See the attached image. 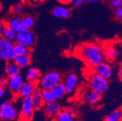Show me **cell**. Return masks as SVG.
<instances>
[{
  "mask_svg": "<svg viewBox=\"0 0 122 121\" xmlns=\"http://www.w3.org/2000/svg\"><path fill=\"white\" fill-rule=\"evenodd\" d=\"M38 88V84L31 82L28 80L24 81L20 93L18 97L21 99L27 97H31L35 90Z\"/></svg>",
  "mask_w": 122,
  "mask_h": 121,
  "instance_id": "cell-11",
  "label": "cell"
},
{
  "mask_svg": "<svg viewBox=\"0 0 122 121\" xmlns=\"http://www.w3.org/2000/svg\"><path fill=\"white\" fill-rule=\"evenodd\" d=\"M63 82L66 87L67 93H71L75 90L78 84V77L75 73L70 72L65 76Z\"/></svg>",
  "mask_w": 122,
  "mask_h": 121,
  "instance_id": "cell-16",
  "label": "cell"
},
{
  "mask_svg": "<svg viewBox=\"0 0 122 121\" xmlns=\"http://www.w3.org/2000/svg\"><path fill=\"white\" fill-rule=\"evenodd\" d=\"M104 121H122V107L111 112L105 117Z\"/></svg>",
  "mask_w": 122,
  "mask_h": 121,
  "instance_id": "cell-24",
  "label": "cell"
},
{
  "mask_svg": "<svg viewBox=\"0 0 122 121\" xmlns=\"http://www.w3.org/2000/svg\"><path fill=\"white\" fill-rule=\"evenodd\" d=\"M52 14L55 18L60 19H66L71 15V10L63 5H57L52 10Z\"/></svg>",
  "mask_w": 122,
  "mask_h": 121,
  "instance_id": "cell-19",
  "label": "cell"
},
{
  "mask_svg": "<svg viewBox=\"0 0 122 121\" xmlns=\"http://www.w3.org/2000/svg\"><path fill=\"white\" fill-rule=\"evenodd\" d=\"M17 32L11 27L6 21H1L0 24V35L5 39L14 41L15 40Z\"/></svg>",
  "mask_w": 122,
  "mask_h": 121,
  "instance_id": "cell-12",
  "label": "cell"
},
{
  "mask_svg": "<svg viewBox=\"0 0 122 121\" xmlns=\"http://www.w3.org/2000/svg\"><path fill=\"white\" fill-rule=\"evenodd\" d=\"M34 18L29 15L22 16L20 24V31L30 30L34 24Z\"/></svg>",
  "mask_w": 122,
  "mask_h": 121,
  "instance_id": "cell-21",
  "label": "cell"
},
{
  "mask_svg": "<svg viewBox=\"0 0 122 121\" xmlns=\"http://www.w3.org/2000/svg\"><path fill=\"white\" fill-rule=\"evenodd\" d=\"M114 15H115V18L116 19L122 23V5L119 7L118 8L115 9Z\"/></svg>",
  "mask_w": 122,
  "mask_h": 121,
  "instance_id": "cell-29",
  "label": "cell"
},
{
  "mask_svg": "<svg viewBox=\"0 0 122 121\" xmlns=\"http://www.w3.org/2000/svg\"><path fill=\"white\" fill-rule=\"evenodd\" d=\"M14 43L12 41L0 38V58L4 61L14 60L15 55L14 52Z\"/></svg>",
  "mask_w": 122,
  "mask_h": 121,
  "instance_id": "cell-6",
  "label": "cell"
},
{
  "mask_svg": "<svg viewBox=\"0 0 122 121\" xmlns=\"http://www.w3.org/2000/svg\"><path fill=\"white\" fill-rule=\"evenodd\" d=\"M58 3L63 5H70V4H72L74 3V0H56Z\"/></svg>",
  "mask_w": 122,
  "mask_h": 121,
  "instance_id": "cell-34",
  "label": "cell"
},
{
  "mask_svg": "<svg viewBox=\"0 0 122 121\" xmlns=\"http://www.w3.org/2000/svg\"><path fill=\"white\" fill-rule=\"evenodd\" d=\"M21 67L16 64L14 60L6 61L4 67V76L7 78L14 77L20 74Z\"/></svg>",
  "mask_w": 122,
  "mask_h": 121,
  "instance_id": "cell-15",
  "label": "cell"
},
{
  "mask_svg": "<svg viewBox=\"0 0 122 121\" xmlns=\"http://www.w3.org/2000/svg\"><path fill=\"white\" fill-rule=\"evenodd\" d=\"M64 110L66 111L67 113H69V115H72V116H75V110L73 107L72 106H67L66 108H64Z\"/></svg>",
  "mask_w": 122,
  "mask_h": 121,
  "instance_id": "cell-33",
  "label": "cell"
},
{
  "mask_svg": "<svg viewBox=\"0 0 122 121\" xmlns=\"http://www.w3.org/2000/svg\"><path fill=\"white\" fill-rule=\"evenodd\" d=\"M41 92L42 98L44 104H47L55 101V99L51 90L43 89L41 90Z\"/></svg>",
  "mask_w": 122,
  "mask_h": 121,
  "instance_id": "cell-28",
  "label": "cell"
},
{
  "mask_svg": "<svg viewBox=\"0 0 122 121\" xmlns=\"http://www.w3.org/2000/svg\"></svg>",
  "mask_w": 122,
  "mask_h": 121,
  "instance_id": "cell-41",
  "label": "cell"
},
{
  "mask_svg": "<svg viewBox=\"0 0 122 121\" xmlns=\"http://www.w3.org/2000/svg\"><path fill=\"white\" fill-rule=\"evenodd\" d=\"M24 11H25V7L21 3H15L10 8V12L14 15L23 16Z\"/></svg>",
  "mask_w": 122,
  "mask_h": 121,
  "instance_id": "cell-27",
  "label": "cell"
},
{
  "mask_svg": "<svg viewBox=\"0 0 122 121\" xmlns=\"http://www.w3.org/2000/svg\"><path fill=\"white\" fill-rule=\"evenodd\" d=\"M41 76L40 71L35 67H29L25 72V77L26 80L36 84L38 83Z\"/></svg>",
  "mask_w": 122,
  "mask_h": 121,
  "instance_id": "cell-20",
  "label": "cell"
},
{
  "mask_svg": "<svg viewBox=\"0 0 122 121\" xmlns=\"http://www.w3.org/2000/svg\"><path fill=\"white\" fill-rule=\"evenodd\" d=\"M83 100L91 105H95L100 102L102 99V95L93 90H86L83 93Z\"/></svg>",
  "mask_w": 122,
  "mask_h": 121,
  "instance_id": "cell-14",
  "label": "cell"
},
{
  "mask_svg": "<svg viewBox=\"0 0 122 121\" xmlns=\"http://www.w3.org/2000/svg\"><path fill=\"white\" fill-rule=\"evenodd\" d=\"M19 116L17 108L14 104L10 102L6 106L0 108V118L2 121H10Z\"/></svg>",
  "mask_w": 122,
  "mask_h": 121,
  "instance_id": "cell-8",
  "label": "cell"
},
{
  "mask_svg": "<svg viewBox=\"0 0 122 121\" xmlns=\"http://www.w3.org/2000/svg\"><path fill=\"white\" fill-rule=\"evenodd\" d=\"M89 86L91 89L100 93H105L109 87L108 81L93 72L88 77Z\"/></svg>",
  "mask_w": 122,
  "mask_h": 121,
  "instance_id": "cell-3",
  "label": "cell"
},
{
  "mask_svg": "<svg viewBox=\"0 0 122 121\" xmlns=\"http://www.w3.org/2000/svg\"><path fill=\"white\" fill-rule=\"evenodd\" d=\"M102 50L106 61L110 63L117 59L119 55V52L117 47L111 43H107L102 46Z\"/></svg>",
  "mask_w": 122,
  "mask_h": 121,
  "instance_id": "cell-10",
  "label": "cell"
},
{
  "mask_svg": "<svg viewBox=\"0 0 122 121\" xmlns=\"http://www.w3.org/2000/svg\"><path fill=\"white\" fill-rule=\"evenodd\" d=\"M10 102V101L9 99H4L3 101L1 102V105H0V108H3V107H4V106H6V105H7V104H9Z\"/></svg>",
  "mask_w": 122,
  "mask_h": 121,
  "instance_id": "cell-36",
  "label": "cell"
},
{
  "mask_svg": "<svg viewBox=\"0 0 122 121\" xmlns=\"http://www.w3.org/2000/svg\"><path fill=\"white\" fill-rule=\"evenodd\" d=\"M54 119L55 121H76L75 116L69 115L63 109Z\"/></svg>",
  "mask_w": 122,
  "mask_h": 121,
  "instance_id": "cell-26",
  "label": "cell"
},
{
  "mask_svg": "<svg viewBox=\"0 0 122 121\" xmlns=\"http://www.w3.org/2000/svg\"><path fill=\"white\" fill-rule=\"evenodd\" d=\"M9 85V78L6 77L5 76H3L0 81V87L7 89L8 88Z\"/></svg>",
  "mask_w": 122,
  "mask_h": 121,
  "instance_id": "cell-31",
  "label": "cell"
},
{
  "mask_svg": "<svg viewBox=\"0 0 122 121\" xmlns=\"http://www.w3.org/2000/svg\"><path fill=\"white\" fill-rule=\"evenodd\" d=\"M104 1L106 2V3H109L111 1V0H104Z\"/></svg>",
  "mask_w": 122,
  "mask_h": 121,
  "instance_id": "cell-40",
  "label": "cell"
},
{
  "mask_svg": "<svg viewBox=\"0 0 122 121\" xmlns=\"http://www.w3.org/2000/svg\"><path fill=\"white\" fill-rule=\"evenodd\" d=\"M85 1H86V0H74L72 4V7L74 8H77L82 5Z\"/></svg>",
  "mask_w": 122,
  "mask_h": 121,
  "instance_id": "cell-32",
  "label": "cell"
},
{
  "mask_svg": "<svg viewBox=\"0 0 122 121\" xmlns=\"http://www.w3.org/2000/svg\"><path fill=\"white\" fill-rule=\"evenodd\" d=\"M45 1L46 0H32V1L36 4H41V3H44Z\"/></svg>",
  "mask_w": 122,
  "mask_h": 121,
  "instance_id": "cell-39",
  "label": "cell"
},
{
  "mask_svg": "<svg viewBox=\"0 0 122 121\" xmlns=\"http://www.w3.org/2000/svg\"><path fill=\"white\" fill-rule=\"evenodd\" d=\"M31 49L20 43H15L14 46V52L15 56H20L30 54Z\"/></svg>",
  "mask_w": 122,
  "mask_h": 121,
  "instance_id": "cell-23",
  "label": "cell"
},
{
  "mask_svg": "<svg viewBox=\"0 0 122 121\" xmlns=\"http://www.w3.org/2000/svg\"><path fill=\"white\" fill-rule=\"evenodd\" d=\"M14 60L21 68L28 67L30 64L31 61H32L30 54L20 56H15Z\"/></svg>",
  "mask_w": 122,
  "mask_h": 121,
  "instance_id": "cell-22",
  "label": "cell"
},
{
  "mask_svg": "<svg viewBox=\"0 0 122 121\" xmlns=\"http://www.w3.org/2000/svg\"><path fill=\"white\" fill-rule=\"evenodd\" d=\"M5 93V89L1 88V87H0V97H1V99H2L3 97V96H4Z\"/></svg>",
  "mask_w": 122,
  "mask_h": 121,
  "instance_id": "cell-37",
  "label": "cell"
},
{
  "mask_svg": "<svg viewBox=\"0 0 122 121\" xmlns=\"http://www.w3.org/2000/svg\"><path fill=\"white\" fill-rule=\"evenodd\" d=\"M24 82V78L20 74L9 78L8 89L10 93L15 97H18L19 93Z\"/></svg>",
  "mask_w": 122,
  "mask_h": 121,
  "instance_id": "cell-9",
  "label": "cell"
},
{
  "mask_svg": "<svg viewBox=\"0 0 122 121\" xmlns=\"http://www.w3.org/2000/svg\"><path fill=\"white\" fill-rule=\"evenodd\" d=\"M109 5L112 9H116L122 5V0H111Z\"/></svg>",
  "mask_w": 122,
  "mask_h": 121,
  "instance_id": "cell-30",
  "label": "cell"
},
{
  "mask_svg": "<svg viewBox=\"0 0 122 121\" xmlns=\"http://www.w3.org/2000/svg\"><path fill=\"white\" fill-rule=\"evenodd\" d=\"M93 72L109 81L113 75L114 69L110 62L104 61L93 68Z\"/></svg>",
  "mask_w": 122,
  "mask_h": 121,
  "instance_id": "cell-7",
  "label": "cell"
},
{
  "mask_svg": "<svg viewBox=\"0 0 122 121\" xmlns=\"http://www.w3.org/2000/svg\"><path fill=\"white\" fill-rule=\"evenodd\" d=\"M78 56L87 65L94 68L105 60L102 47L97 43L84 44L78 50Z\"/></svg>",
  "mask_w": 122,
  "mask_h": 121,
  "instance_id": "cell-1",
  "label": "cell"
},
{
  "mask_svg": "<svg viewBox=\"0 0 122 121\" xmlns=\"http://www.w3.org/2000/svg\"><path fill=\"white\" fill-rule=\"evenodd\" d=\"M35 110L31 97L21 99L20 111L18 121H30L32 119Z\"/></svg>",
  "mask_w": 122,
  "mask_h": 121,
  "instance_id": "cell-4",
  "label": "cell"
},
{
  "mask_svg": "<svg viewBox=\"0 0 122 121\" xmlns=\"http://www.w3.org/2000/svg\"><path fill=\"white\" fill-rule=\"evenodd\" d=\"M62 81L63 77L60 72L55 70H51L41 76L38 83V87L41 90H51L54 85Z\"/></svg>",
  "mask_w": 122,
  "mask_h": 121,
  "instance_id": "cell-2",
  "label": "cell"
},
{
  "mask_svg": "<svg viewBox=\"0 0 122 121\" xmlns=\"http://www.w3.org/2000/svg\"><path fill=\"white\" fill-rule=\"evenodd\" d=\"M51 90L52 93V95L55 101L60 100L67 93L66 87H65L63 81L54 85L52 88H51Z\"/></svg>",
  "mask_w": 122,
  "mask_h": 121,
  "instance_id": "cell-17",
  "label": "cell"
},
{
  "mask_svg": "<svg viewBox=\"0 0 122 121\" xmlns=\"http://www.w3.org/2000/svg\"><path fill=\"white\" fill-rule=\"evenodd\" d=\"M22 16L21 15H14L7 21V23L15 30L16 32H18L20 31V24Z\"/></svg>",
  "mask_w": 122,
  "mask_h": 121,
  "instance_id": "cell-25",
  "label": "cell"
},
{
  "mask_svg": "<svg viewBox=\"0 0 122 121\" xmlns=\"http://www.w3.org/2000/svg\"><path fill=\"white\" fill-rule=\"evenodd\" d=\"M31 99H32V101L33 106L35 110H39L43 108L45 104L42 98L41 92L40 88L38 87L35 90L32 95L31 96Z\"/></svg>",
  "mask_w": 122,
  "mask_h": 121,
  "instance_id": "cell-18",
  "label": "cell"
},
{
  "mask_svg": "<svg viewBox=\"0 0 122 121\" xmlns=\"http://www.w3.org/2000/svg\"><path fill=\"white\" fill-rule=\"evenodd\" d=\"M36 38L35 33L31 30H21L17 32L15 43H20L25 45L30 49H32L36 43Z\"/></svg>",
  "mask_w": 122,
  "mask_h": 121,
  "instance_id": "cell-5",
  "label": "cell"
},
{
  "mask_svg": "<svg viewBox=\"0 0 122 121\" xmlns=\"http://www.w3.org/2000/svg\"><path fill=\"white\" fill-rule=\"evenodd\" d=\"M102 0H86V2L88 4H91V3H96L98 2L101 1Z\"/></svg>",
  "mask_w": 122,
  "mask_h": 121,
  "instance_id": "cell-38",
  "label": "cell"
},
{
  "mask_svg": "<svg viewBox=\"0 0 122 121\" xmlns=\"http://www.w3.org/2000/svg\"><path fill=\"white\" fill-rule=\"evenodd\" d=\"M43 109L45 115L51 118H55L62 110L60 104L55 100L51 102L44 104Z\"/></svg>",
  "mask_w": 122,
  "mask_h": 121,
  "instance_id": "cell-13",
  "label": "cell"
},
{
  "mask_svg": "<svg viewBox=\"0 0 122 121\" xmlns=\"http://www.w3.org/2000/svg\"><path fill=\"white\" fill-rule=\"evenodd\" d=\"M118 76L120 81L122 82V63H120L118 68Z\"/></svg>",
  "mask_w": 122,
  "mask_h": 121,
  "instance_id": "cell-35",
  "label": "cell"
}]
</instances>
